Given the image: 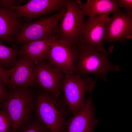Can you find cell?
Returning a JSON list of instances; mask_svg holds the SVG:
<instances>
[{
	"instance_id": "1",
	"label": "cell",
	"mask_w": 132,
	"mask_h": 132,
	"mask_svg": "<svg viewBox=\"0 0 132 132\" xmlns=\"http://www.w3.org/2000/svg\"><path fill=\"white\" fill-rule=\"evenodd\" d=\"M35 117L50 132H65L69 113L63 95L59 97L43 89L35 96Z\"/></svg>"
},
{
	"instance_id": "2",
	"label": "cell",
	"mask_w": 132,
	"mask_h": 132,
	"mask_svg": "<svg viewBox=\"0 0 132 132\" xmlns=\"http://www.w3.org/2000/svg\"><path fill=\"white\" fill-rule=\"evenodd\" d=\"M75 47L78 53L76 74L81 77L93 74L106 81L108 73L120 71V66L113 65L109 59V56L113 51V45L109 46L108 50L104 53L79 43Z\"/></svg>"
},
{
	"instance_id": "3",
	"label": "cell",
	"mask_w": 132,
	"mask_h": 132,
	"mask_svg": "<svg viewBox=\"0 0 132 132\" xmlns=\"http://www.w3.org/2000/svg\"><path fill=\"white\" fill-rule=\"evenodd\" d=\"M30 88H11L8 99L0 105L11 118V132H16L28 124L33 118L35 95Z\"/></svg>"
},
{
	"instance_id": "4",
	"label": "cell",
	"mask_w": 132,
	"mask_h": 132,
	"mask_svg": "<svg viewBox=\"0 0 132 132\" xmlns=\"http://www.w3.org/2000/svg\"><path fill=\"white\" fill-rule=\"evenodd\" d=\"M66 11L65 7L49 17H41L34 22L24 23L15 41L23 45L32 41L56 36Z\"/></svg>"
},
{
	"instance_id": "5",
	"label": "cell",
	"mask_w": 132,
	"mask_h": 132,
	"mask_svg": "<svg viewBox=\"0 0 132 132\" xmlns=\"http://www.w3.org/2000/svg\"><path fill=\"white\" fill-rule=\"evenodd\" d=\"M80 1L69 0L56 35L58 39L75 46L79 42L85 23V16L79 7Z\"/></svg>"
},
{
	"instance_id": "6",
	"label": "cell",
	"mask_w": 132,
	"mask_h": 132,
	"mask_svg": "<svg viewBox=\"0 0 132 132\" xmlns=\"http://www.w3.org/2000/svg\"><path fill=\"white\" fill-rule=\"evenodd\" d=\"M61 90L66 104L69 113L74 115L79 112L84 106L85 95L89 92L90 83L92 81L88 76L82 78L79 75L64 72Z\"/></svg>"
},
{
	"instance_id": "7",
	"label": "cell",
	"mask_w": 132,
	"mask_h": 132,
	"mask_svg": "<svg viewBox=\"0 0 132 132\" xmlns=\"http://www.w3.org/2000/svg\"><path fill=\"white\" fill-rule=\"evenodd\" d=\"M78 56L75 46L57 39L56 36L51 45L47 59L48 63L76 74V65Z\"/></svg>"
},
{
	"instance_id": "8",
	"label": "cell",
	"mask_w": 132,
	"mask_h": 132,
	"mask_svg": "<svg viewBox=\"0 0 132 132\" xmlns=\"http://www.w3.org/2000/svg\"><path fill=\"white\" fill-rule=\"evenodd\" d=\"M35 67L38 85L55 97H60L61 84L65 75L63 69L44 61L35 64Z\"/></svg>"
},
{
	"instance_id": "9",
	"label": "cell",
	"mask_w": 132,
	"mask_h": 132,
	"mask_svg": "<svg viewBox=\"0 0 132 132\" xmlns=\"http://www.w3.org/2000/svg\"><path fill=\"white\" fill-rule=\"evenodd\" d=\"M112 18L107 14L89 17L79 43L90 45L100 52H106L103 42L105 31Z\"/></svg>"
},
{
	"instance_id": "10",
	"label": "cell",
	"mask_w": 132,
	"mask_h": 132,
	"mask_svg": "<svg viewBox=\"0 0 132 132\" xmlns=\"http://www.w3.org/2000/svg\"><path fill=\"white\" fill-rule=\"evenodd\" d=\"M69 0H31L23 5L11 8L26 21L59 11L65 7Z\"/></svg>"
},
{
	"instance_id": "11",
	"label": "cell",
	"mask_w": 132,
	"mask_h": 132,
	"mask_svg": "<svg viewBox=\"0 0 132 132\" xmlns=\"http://www.w3.org/2000/svg\"><path fill=\"white\" fill-rule=\"evenodd\" d=\"M111 21L106 26L103 38L105 43L120 42L132 38V16L126 13L113 12Z\"/></svg>"
},
{
	"instance_id": "12",
	"label": "cell",
	"mask_w": 132,
	"mask_h": 132,
	"mask_svg": "<svg viewBox=\"0 0 132 132\" xmlns=\"http://www.w3.org/2000/svg\"><path fill=\"white\" fill-rule=\"evenodd\" d=\"M95 84H90V94L85 100L84 106L76 114L68 120L65 132H94L98 121L95 117V109L93 104L92 93Z\"/></svg>"
},
{
	"instance_id": "13",
	"label": "cell",
	"mask_w": 132,
	"mask_h": 132,
	"mask_svg": "<svg viewBox=\"0 0 132 132\" xmlns=\"http://www.w3.org/2000/svg\"><path fill=\"white\" fill-rule=\"evenodd\" d=\"M13 67L14 71L8 86L10 88L33 87L38 85L35 64L27 57L19 54Z\"/></svg>"
},
{
	"instance_id": "14",
	"label": "cell",
	"mask_w": 132,
	"mask_h": 132,
	"mask_svg": "<svg viewBox=\"0 0 132 132\" xmlns=\"http://www.w3.org/2000/svg\"><path fill=\"white\" fill-rule=\"evenodd\" d=\"M24 23L15 11L0 6V39L2 41L12 44Z\"/></svg>"
},
{
	"instance_id": "15",
	"label": "cell",
	"mask_w": 132,
	"mask_h": 132,
	"mask_svg": "<svg viewBox=\"0 0 132 132\" xmlns=\"http://www.w3.org/2000/svg\"><path fill=\"white\" fill-rule=\"evenodd\" d=\"M32 41L23 45L19 54L25 56L35 64L47 59L51 45L56 36Z\"/></svg>"
},
{
	"instance_id": "16",
	"label": "cell",
	"mask_w": 132,
	"mask_h": 132,
	"mask_svg": "<svg viewBox=\"0 0 132 132\" xmlns=\"http://www.w3.org/2000/svg\"><path fill=\"white\" fill-rule=\"evenodd\" d=\"M79 6L84 15L88 17L121 11L116 0H88L84 3L80 1Z\"/></svg>"
},
{
	"instance_id": "17",
	"label": "cell",
	"mask_w": 132,
	"mask_h": 132,
	"mask_svg": "<svg viewBox=\"0 0 132 132\" xmlns=\"http://www.w3.org/2000/svg\"><path fill=\"white\" fill-rule=\"evenodd\" d=\"M19 54V50L15 46L10 47L0 42V66L7 69H11Z\"/></svg>"
},
{
	"instance_id": "18",
	"label": "cell",
	"mask_w": 132,
	"mask_h": 132,
	"mask_svg": "<svg viewBox=\"0 0 132 132\" xmlns=\"http://www.w3.org/2000/svg\"><path fill=\"white\" fill-rule=\"evenodd\" d=\"M16 132H50L49 130L36 118H33L25 126L20 129Z\"/></svg>"
},
{
	"instance_id": "19",
	"label": "cell",
	"mask_w": 132,
	"mask_h": 132,
	"mask_svg": "<svg viewBox=\"0 0 132 132\" xmlns=\"http://www.w3.org/2000/svg\"><path fill=\"white\" fill-rule=\"evenodd\" d=\"M11 121L6 110L0 108V132H11Z\"/></svg>"
},
{
	"instance_id": "20",
	"label": "cell",
	"mask_w": 132,
	"mask_h": 132,
	"mask_svg": "<svg viewBox=\"0 0 132 132\" xmlns=\"http://www.w3.org/2000/svg\"><path fill=\"white\" fill-rule=\"evenodd\" d=\"M13 71V67L7 69L0 66V81L6 86H8L10 77Z\"/></svg>"
},
{
	"instance_id": "21",
	"label": "cell",
	"mask_w": 132,
	"mask_h": 132,
	"mask_svg": "<svg viewBox=\"0 0 132 132\" xmlns=\"http://www.w3.org/2000/svg\"><path fill=\"white\" fill-rule=\"evenodd\" d=\"M117 4L119 7L124 9L126 13L132 16V0H117Z\"/></svg>"
},
{
	"instance_id": "22",
	"label": "cell",
	"mask_w": 132,
	"mask_h": 132,
	"mask_svg": "<svg viewBox=\"0 0 132 132\" xmlns=\"http://www.w3.org/2000/svg\"><path fill=\"white\" fill-rule=\"evenodd\" d=\"M6 86L0 81V105L8 99L9 95V91L7 90Z\"/></svg>"
},
{
	"instance_id": "23",
	"label": "cell",
	"mask_w": 132,
	"mask_h": 132,
	"mask_svg": "<svg viewBox=\"0 0 132 132\" xmlns=\"http://www.w3.org/2000/svg\"><path fill=\"white\" fill-rule=\"evenodd\" d=\"M24 0H0V6L8 8H11L15 6L17 4V6H19L22 2Z\"/></svg>"
},
{
	"instance_id": "24",
	"label": "cell",
	"mask_w": 132,
	"mask_h": 132,
	"mask_svg": "<svg viewBox=\"0 0 132 132\" xmlns=\"http://www.w3.org/2000/svg\"><path fill=\"white\" fill-rule=\"evenodd\" d=\"M1 108V106L0 105V108Z\"/></svg>"
}]
</instances>
